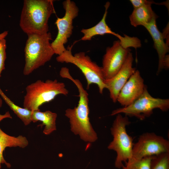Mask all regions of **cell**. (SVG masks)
I'll return each instance as SVG.
<instances>
[{
    "instance_id": "obj_1",
    "label": "cell",
    "mask_w": 169,
    "mask_h": 169,
    "mask_svg": "<svg viewBox=\"0 0 169 169\" xmlns=\"http://www.w3.org/2000/svg\"><path fill=\"white\" fill-rule=\"evenodd\" d=\"M59 75L61 77L71 81L79 91V100L77 106L73 109H67L65 111V115L69 119L71 131L75 135H79L84 141L91 143L95 141L98 136L90 120L87 92L79 79H74L72 76L67 68L62 67Z\"/></svg>"
},
{
    "instance_id": "obj_2",
    "label": "cell",
    "mask_w": 169,
    "mask_h": 169,
    "mask_svg": "<svg viewBox=\"0 0 169 169\" xmlns=\"http://www.w3.org/2000/svg\"><path fill=\"white\" fill-rule=\"evenodd\" d=\"M54 2L53 0H24L19 22L23 31L27 35L48 33L49 19L56 13Z\"/></svg>"
},
{
    "instance_id": "obj_3",
    "label": "cell",
    "mask_w": 169,
    "mask_h": 169,
    "mask_svg": "<svg viewBox=\"0 0 169 169\" xmlns=\"http://www.w3.org/2000/svg\"><path fill=\"white\" fill-rule=\"evenodd\" d=\"M28 35L24 50L25 64L23 74L25 75L44 65L55 54L50 42L52 39L50 33Z\"/></svg>"
},
{
    "instance_id": "obj_4",
    "label": "cell",
    "mask_w": 169,
    "mask_h": 169,
    "mask_svg": "<svg viewBox=\"0 0 169 169\" xmlns=\"http://www.w3.org/2000/svg\"><path fill=\"white\" fill-rule=\"evenodd\" d=\"M25 90L23 107L32 111L39 110L40 106L58 95H67L69 93L65 84L57 79L38 80L27 85Z\"/></svg>"
},
{
    "instance_id": "obj_5",
    "label": "cell",
    "mask_w": 169,
    "mask_h": 169,
    "mask_svg": "<svg viewBox=\"0 0 169 169\" xmlns=\"http://www.w3.org/2000/svg\"><path fill=\"white\" fill-rule=\"evenodd\" d=\"M73 45L68 46L66 50L56 58L58 62L71 63L74 64L81 71L87 81V88L92 84L97 85L99 93L102 94L106 86L105 83L102 68L93 61L90 57L83 52L73 55L72 49Z\"/></svg>"
},
{
    "instance_id": "obj_6",
    "label": "cell",
    "mask_w": 169,
    "mask_h": 169,
    "mask_svg": "<svg viewBox=\"0 0 169 169\" xmlns=\"http://www.w3.org/2000/svg\"><path fill=\"white\" fill-rule=\"evenodd\" d=\"M130 123L128 116L118 114L110 128L113 139L107 147L116 152L115 166L118 169L121 168L123 163L132 157L133 140L126 130V126Z\"/></svg>"
},
{
    "instance_id": "obj_7",
    "label": "cell",
    "mask_w": 169,
    "mask_h": 169,
    "mask_svg": "<svg viewBox=\"0 0 169 169\" xmlns=\"http://www.w3.org/2000/svg\"><path fill=\"white\" fill-rule=\"evenodd\" d=\"M155 109L166 111L169 109V99L155 98L148 92L145 85L141 95L128 106L113 110L111 115L123 113L127 116L135 117L141 120L150 116Z\"/></svg>"
},
{
    "instance_id": "obj_8",
    "label": "cell",
    "mask_w": 169,
    "mask_h": 169,
    "mask_svg": "<svg viewBox=\"0 0 169 169\" xmlns=\"http://www.w3.org/2000/svg\"><path fill=\"white\" fill-rule=\"evenodd\" d=\"M65 11L64 16L58 18L55 22L58 29L57 35L51 43V47L55 54L59 55L66 49L64 47L68 38L71 35L73 26V20L78 15L79 9L75 3L70 0H66L63 3Z\"/></svg>"
},
{
    "instance_id": "obj_9",
    "label": "cell",
    "mask_w": 169,
    "mask_h": 169,
    "mask_svg": "<svg viewBox=\"0 0 169 169\" xmlns=\"http://www.w3.org/2000/svg\"><path fill=\"white\" fill-rule=\"evenodd\" d=\"M169 152V141L163 137L153 132H146L140 136L134 144L132 157L137 159Z\"/></svg>"
},
{
    "instance_id": "obj_10",
    "label": "cell",
    "mask_w": 169,
    "mask_h": 169,
    "mask_svg": "<svg viewBox=\"0 0 169 169\" xmlns=\"http://www.w3.org/2000/svg\"><path fill=\"white\" fill-rule=\"evenodd\" d=\"M131 50L123 47L118 40L108 47L103 57L101 67L105 80L113 77L120 70L125 61Z\"/></svg>"
},
{
    "instance_id": "obj_11",
    "label": "cell",
    "mask_w": 169,
    "mask_h": 169,
    "mask_svg": "<svg viewBox=\"0 0 169 169\" xmlns=\"http://www.w3.org/2000/svg\"><path fill=\"white\" fill-rule=\"evenodd\" d=\"M110 3L107 2L105 3V12L101 20L95 26L89 28H83L81 32L83 34L81 40L83 41L90 40L92 37L96 35H104L109 34L113 35L118 38L122 46L125 48L135 47L137 44V38L135 37H130L124 34L122 36L113 31L109 27L106 22L108 10Z\"/></svg>"
},
{
    "instance_id": "obj_12",
    "label": "cell",
    "mask_w": 169,
    "mask_h": 169,
    "mask_svg": "<svg viewBox=\"0 0 169 169\" xmlns=\"http://www.w3.org/2000/svg\"><path fill=\"white\" fill-rule=\"evenodd\" d=\"M133 61L132 54L130 52L119 71L111 78L105 80L106 89L109 91L110 97L114 103L117 102L121 90L136 70V68L132 67Z\"/></svg>"
},
{
    "instance_id": "obj_13",
    "label": "cell",
    "mask_w": 169,
    "mask_h": 169,
    "mask_svg": "<svg viewBox=\"0 0 169 169\" xmlns=\"http://www.w3.org/2000/svg\"><path fill=\"white\" fill-rule=\"evenodd\" d=\"M145 85L139 71L136 70L121 90L117 101L123 107L129 106L141 95Z\"/></svg>"
},
{
    "instance_id": "obj_14",
    "label": "cell",
    "mask_w": 169,
    "mask_h": 169,
    "mask_svg": "<svg viewBox=\"0 0 169 169\" xmlns=\"http://www.w3.org/2000/svg\"><path fill=\"white\" fill-rule=\"evenodd\" d=\"M143 26L151 35L154 42V47L158 54L159 58L158 74L163 69V61L166 54L169 52V45L165 42L162 33L157 28L156 20Z\"/></svg>"
},
{
    "instance_id": "obj_15",
    "label": "cell",
    "mask_w": 169,
    "mask_h": 169,
    "mask_svg": "<svg viewBox=\"0 0 169 169\" xmlns=\"http://www.w3.org/2000/svg\"><path fill=\"white\" fill-rule=\"evenodd\" d=\"M28 144L26 137L22 135L17 137L9 136L4 132L0 128V164H4L7 167L10 168L11 164L7 162L3 155V151L7 147H19L24 148Z\"/></svg>"
},
{
    "instance_id": "obj_16",
    "label": "cell",
    "mask_w": 169,
    "mask_h": 169,
    "mask_svg": "<svg viewBox=\"0 0 169 169\" xmlns=\"http://www.w3.org/2000/svg\"><path fill=\"white\" fill-rule=\"evenodd\" d=\"M153 11L151 4H145L134 9L129 16L131 24L135 27L144 25L151 23L157 18Z\"/></svg>"
},
{
    "instance_id": "obj_17",
    "label": "cell",
    "mask_w": 169,
    "mask_h": 169,
    "mask_svg": "<svg viewBox=\"0 0 169 169\" xmlns=\"http://www.w3.org/2000/svg\"><path fill=\"white\" fill-rule=\"evenodd\" d=\"M57 115L50 110L41 111L38 110L32 111V122L35 123L39 121L42 124L38 125L42 127L45 126L43 133L45 135H50L56 130V121Z\"/></svg>"
},
{
    "instance_id": "obj_18",
    "label": "cell",
    "mask_w": 169,
    "mask_h": 169,
    "mask_svg": "<svg viewBox=\"0 0 169 169\" xmlns=\"http://www.w3.org/2000/svg\"><path fill=\"white\" fill-rule=\"evenodd\" d=\"M0 95L11 110L23 121L25 125H27L30 123L32 122L31 117L32 111L22 108L15 104L5 95L0 88Z\"/></svg>"
},
{
    "instance_id": "obj_19",
    "label": "cell",
    "mask_w": 169,
    "mask_h": 169,
    "mask_svg": "<svg viewBox=\"0 0 169 169\" xmlns=\"http://www.w3.org/2000/svg\"><path fill=\"white\" fill-rule=\"evenodd\" d=\"M153 156L137 159L133 157L129 159L122 167V169H151V163Z\"/></svg>"
},
{
    "instance_id": "obj_20",
    "label": "cell",
    "mask_w": 169,
    "mask_h": 169,
    "mask_svg": "<svg viewBox=\"0 0 169 169\" xmlns=\"http://www.w3.org/2000/svg\"><path fill=\"white\" fill-rule=\"evenodd\" d=\"M151 169H169V152L154 156L151 161Z\"/></svg>"
},
{
    "instance_id": "obj_21",
    "label": "cell",
    "mask_w": 169,
    "mask_h": 169,
    "mask_svg": "<svg viewBox=\"0 0 169 169\" xmlns=\"http://www.w3.org/2000/svg\"><path fill=\"white\" fill-rule=\"evenodd\" d=\"M6 41L5 38L0 40V77L1 74L5 69V62L6 59Z\"/></svg>"
},
{
    "instance_id": "obj_22",
    "label": "cell",
    "mask_w": 169,
    "mask_h": 169,
    "mask_svg": "<svg viewBox=\"0 0 169 169\" xmlns=\"http://www.w3.org/2000/svg\"><path fill=\"white\" fill-rule=\"evenodd\" d=\"M130 2L133 5L134 9L138 8L145 4H155L153 1L146 0H130Z\"/></svg>"
},
{
    "instance_id": "obj_23",
    "label": "cell",
    "mask_w": 169,
    "mask_h": 169,
    "mask_svg": "<svg viewBox=\"0 0 169 169\" xmlns=\"http://www.w3.org/2000/svg\"><path fill=\"white\" fill-rule=\"evenodd\" d=\"M2 100L0 98V107L2 106ZM6 118H12V117L9 111L6 112L4 115L0 114V122L3 119Z\"/></svg>"
},
{
    "instance_id": "obj_24",
    "label": "cell",
    "mask_w": 169,
    "mask_h": 169,
    "mask_svg": "<svg viewBox=\"0 0 169 169\" xmlns=\"http://www.w3.org/2000/svg\"><path fill=\"white\" fill-rule=\"evenodd\" d=\"M169 55H166L163 60V68L166 69H168L169 67Z\"/></svg>"
},
{
    "instance_id": "obj_25",
    "label": "cell",
    "mask_w": 169,
    "mask_h": 169,
    "mask_svg": "<svg viewBox=\"0 0 169 169\" xmlns=\"http://www.w3.org/2000/svg\"><path fill=\"white\" fill-rule=\"evenodd\" d=\"M8 33V31H4L0 33V40L3 39L5 38Z\"/></svg>"
}]
</instances>
